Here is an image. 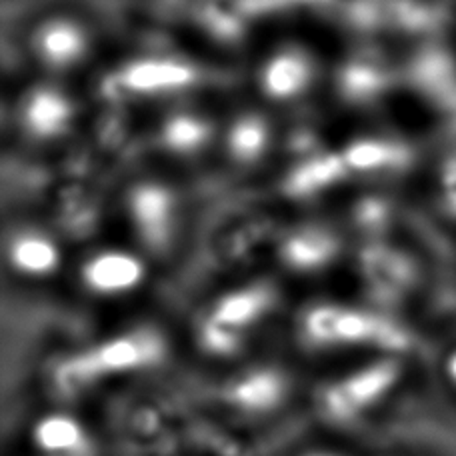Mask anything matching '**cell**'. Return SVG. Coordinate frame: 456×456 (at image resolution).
I'll use <instances>...</instances> for the list:
<instances>
[{
  "label": "cell",
  "mask_w": 456,
  "mask_h": 456,
  "mask_svg": "<svg viewBox=\"0 0 456 456\" xmlns=\"http://www.w3.org/2000/svg\"><path fill=\"white\" fill-rule=\"evenodd\" d=\"M287 215L268 191H263L258 197L232 202L216 213L210 224L200 226L197 248L213 268V279L268 271Z\"/></svg>",
  "instance_id": "cell-13"
},
{
  "label": "cell",
  "mask_w": 456,
  "mask_h": 456,
  "mask_svg": "<svg viewBox=\"0 0 456 456\" xmlns=\"http://www.w3.org/2000/svg\"><path fill=\"white\" fill-rule=\"evenodd\" d=\"M75 244L35 207L8 208L0 232V263L4 281L22 290L62 289Z\"/></svg>",
  "instance_id": "cell-15"
},
{
  "label": "cell",
  "mask_w": 456,
  "mask_h": 456,
  "mask_svg": "<svg viewBox=\"0 0 456 456\" xmlns=\"http://www.w3.org/2000/svg\"><path fill=\"white\" fill-rule=\"evenodd\" d=\"M289 125L247 93L226 96L215 170L239 189H266L284 159Z\"/></svg>",
  "instance_id": "cell-9"
},
{
  "label": "cell",
  "mask_w": 456,
  "mask_h": 456,
  "mask_svg": "<svg viewBox=\"0 0 456 456\" xmlns=\"http://www.w3.org/2000/svg\"><path fill=\"white\" fill-rule=\"evenodd\" d=\"M403 93L401 54L380 40H346L335 54L321 109L340 126L380 120Z\"/></svg>",
  "instance_id": "cell-10"
},
{
  "label": "cell",
  "mask_w": 456,
  "mask_h": 456,
  "mask_svg": "<svg viewBox=\"0 0 456 456\" xmlns=\"http://www.w3.org/2000/svg\"><path fill=\"white\" fill-rule=\"evenodd\" d=\"M290 340L306 356L411 354L417 335L406 316L372 306L348 290L297 297L289 316Z\"/></svg>",
  "instance_id": "cell-4"
},
{
  "label": "cell",
  "mask_w": 456,
  "mask_h": 456,
  "mask_svg": "<svg viewBox=\"0 0 456 456\" xmlns=\"http://www.w3.org/2000/svg\"><path fill=\"white\" fill-rule=\"evenodd\" d=\"M162 276L144 252L110 231L75 248L62 289L88 306L122 308L144 300Z\"/></svg>",
  "instance_id": "cell-12"
},
{
  "label": "cell",
  "mask_w": 456,
  "mask_h": 456,
  "mask_svg": "<svg viewBox=\"0 0 456 456\" xmlns=\"http://www.w3.org/2000/svg\"><path fill=\"white\" fill-rule=\"evenodd\" d=\"M300 456H348V454L332 451V449H313V451H305Z\"/></svg>",
  "instance_id": "cell-24"
},
{
  "label": "cell",
  "mask_w": 456,
  "mask_h": 456,
  "mask_svg": "<svg viewBox=\"0 0 456 456\" xmlns=\"http://www.w3.org/2000/svg\"><path fill=\"white\" fill-rule=\"evenodd\" d=\"M332 210L354 244L406 234L409 208L403 186H354Z\"/></svg>",
  "instance_id": "cell-20"
},
{
  "label": "cell",
  "mask_w": 456,
  "mask_h": 456,
  "mask_svg": "<svg viewBox=\"0 0 456 456\" xmlns=\"http://www.w3.org/2000/svg\"><path fill=\"white\" fill-rule=\"evenodd\" d=\"M295 374L274 361H255L239 366L218 387L226 411L242 419H266L290 401Z\"/></svg>",
  "instance_id": "cell-19"
},
{
  "label": "cell",
  "mask_w": 456,
  "mask_h": 456,
  "mask_svg": "<svg viewBox=\"0 0 456 456\" xmlns=\"http://www.w3.org/2000/svg\"><path fill=\"white\" fill-rule=\"evenodd\" d=\"M24 72L88 85L109 59L102 16L78 0H56L32 11L14 35Z\"/></svg>",
  "instance_id": "cell-8"
},
{
  "label": "cell",
  "mask_w": 456,
  "mask_h": 456,
  "mask_svg": "<svg viewBox=\"0 0 456 456\" xmlns=\"http://www.w3.org/2000/svg\"><path fill=\"white\" fill-rule=\"evenodd\" d=\"M335 144L354 186H403L425 168L417 141L385 118L340 126Z\"/></svg>",
  "instance_id": "cell-18"
},
{
  "label": "cell",
  "mask_w": 456,
  "mask_h": 456,
  "mask_svg": "<svg viewBox=\"0 0 456 456\" xmlns=\"http://www.w3.org/2000/svg\"><path fill=\"white\" fill-rule=\"evenodd\" d=\"M382 456H398V454H382Z\"/></svg>",
  "instance_id": "cell-25"
},
{
  "label": "cell",
  "mask_w": 456,
  "mask_h": 456,
  "mask_svg": "<svg viewBox=\"0 0 456 456\" xmlns=\"http://www.w3.org/2000/svg\"><path fill=\"white\" fill-rule=\"evenodd\" d=\"M93 112L88 85L24 72L4 94V149L43 165L59 160L83 144Z\"/></svg>",
  "instance_id": "cell-6"
},
{
  "label": "cell",
  "mask_w": 456,
  "mask_h": 456,
  "mask_svg": "<svg viewBox=\"0 0 456 456\" xmlns=\"http://www.w3.org/2000/svg\"><path fill=\"white\" fill-rule=\"evenodd\" d=\"M295 300L297 292L271 268L215 281L186 314V342L205 361L240 362L289 321Z\"/></svg>",
  "instance_id": "cell-3"
},
{
  "label": "cell",
  "mask_w": 456,
  "mask_h": 456,
  "mask_svg": "<svg viewBox=\"0 0 456 456\" xmlns=\"http://www.w3.org/2000/svg\"><path fill=\"white\" fill-rule=\"evenodd\" d=\"M422 170L428 175V205L443 223L456 226V146L436 154V159Z\"/></svg>",
  "instance_id": "cell-22"
},
{
  "label": "cell",
  "mask_w": 456,
  "mask_h": 456,
  "mask_svg": "<svg viewBox=\"0 0 456 456\" xmlns=\"http://www.w3.org/2000/svg\"><path fill=\"white\" fill-rule=\"evenodd\" d=\"M200 226L191 178L138 165L114 183L110 231L144 252L162 274L173 273L192 255Z\"/></svg>",
  "instance_id": "cell-2"
},
{
  "label": "cell",
  "mask_w": 456,
  "mask_h": 456,
  "mask_svg": "<svg viewBox=\"0 0 456 456\" xmlns=\"http://www.w3.org/2000/svg\"><path fill=\"white\" fill-rule=\"evenodd\" d=\"M406 369V354L354 358L314 385L311 403L316 419L332 428L361 425L401 388Z\"/></svg>",
  "instance_id": "cell-16"
},
{
  "label": "cell",
  "mask_w": 456,
  "mask_h": 456,
  "mask_svg": "<svg viewBox=\"0 0 456 456\" xmlns=\"http://www.w3.org/2000/svg\"><path fill=\"white\" fill-rule=\"evenodd\" d=\"M28 443L35 456H102L91 427L64 409L38 414L30 425Z\"/></svg>",
  "instance_id": "cell-21"
},
{
  "label": "cell",
  "mask_w": 456,
  "mask_h": 456,
  "mask_svg": "<svg viewBox=\"0 0 456 456\" xmlns=\"http://www.w3.org/2000/svg\"><path fill=\"white\" fill-rule=\"evenodd\" d=\"M427 263L406 234L354 244L345 290L380 308L404 316L425 289Z\"/></svg>",
  "instance_id": "cell-17"
},
{
  "label": "cell",
  "mask_w": 456,
  "mask_h": 456,
  "mask_svg": "<svg viewBox=\"0 0 456 456\" xmlns=\"http://www.w3.org/2000/svg\"><path fill=\"white\" fill-rule=\"evenodd\" d=\"M173 332L154 316H133L99 337L56 353L46 364V385L62 403L78 401L110 382L152 372L173 354Z\"/></svg>",
  "instance_id": "cell-5"
},
{
  "label": "cell",
  "mask_w": 456,
  "mask_h": 456,
  "mask_svg": "<svg viewBox=\"0 0 456 456\" xmlns=\"http://www.w3.org/2000/svg\"><path fill=\"white\" fill-rule=\"evenodd\" d=\"M338 48L297 24L266 32L242 69V93L287 118L321 109Z\"/></svg>",
  "instance_id": "cell-7"
},
{
  "label": "cell",
  "mask_w": 456,
  "mask_h": 456,
  "mask_svg": "<svg viewBox=\"0 0 456 456\" xmlns=\"http://www.w3.org/2000/svg\"><path fill=\"white\" fill-rule=\"evenodd\" d=\"M443 379L449 388L456 393V346H452L443 358Z\"/></svg>",
  "instance_id": "cell-23"
},
{
  "label": "cell",
  "mask_w": 456,
  "mask_h": 456,
  "mask_svg": "<svg viewBox=\"0 0 456 456\" xmlns=\"http://www.w3.org/2000/svg\"><path fill=\"white\" fill-rule=\"evenodd\" d=\"M354 240L335 210L289 213L276 239L271 271L292 290H324L345 281Z\"/></svg>",
  "instance_id": "cell-11"
},
{
  "label": "cell",
  "mask_w": 456,
  "mask_h": 456,
  "mask_svg": "<svg viewBox=\"0 0 456 456\" xmlns=\"http://www.w3.org/2000/svg\"><path fill=\"white\" fill-rule=\"evenodd\" d=\"M226 96L184 101L152 112L142 126V165L184 178L215 170Z\"/></svg>",
  "instance_id": "cell-14"
},
{
  "label": "cell",
  "mask_w": 456,
  "mask_h": 456,
  "mask_svg": "<svg viewBox=\"0 0 456 456\" xmlns=\"http://www.w3.org/2000/svg\"><path fill=\"white\" fill-rule=\"evenodd\" d=\"M228 69L192 48L138 45L110 53L88 83L96 107L149 117L173 104L224 96Z\"/></svg>",
  "instance_id": "cell-1"
}]
</instances>
